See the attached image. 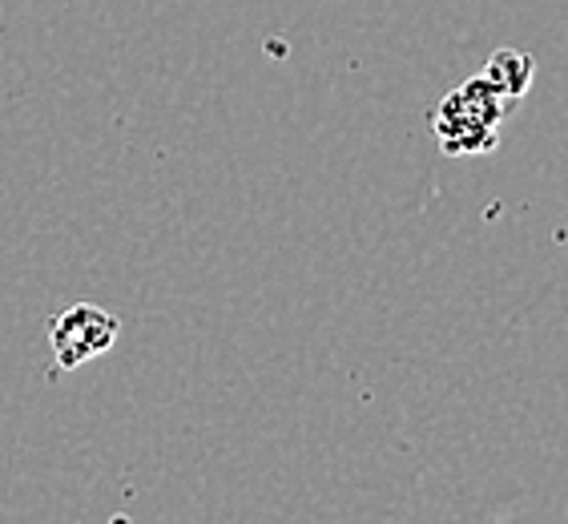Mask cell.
Masks as SVG:
<instances>
[{
	"label": "cell",
	"mask_w": 568,
	"mask_h": 524,
	"mask_svg": "<svg viewBox=\"0 0 568 524\" xmlns=\"http://www.w3.org/2000/svg\"><path fill=\"white\" fill-rule=\"evenodd\" d=\"M516 98H520V93H516V89H504L500 77L488 69V77H476V81H468V89H459L448 101H439L436 133L444 138L448 150L456 138H464L456 150H488L496 125H500V118L513 113Z\"/></svg>",
	"instance_id": "cell-1"
},
{
	"label": "cell",
	"mask_w": 568,
	"mask_h": 524,
	"mask_svg": "<svg viewBox=\"0 0 568 524\" xmlns=\"http://www.w3.org/2000/svg\"><path fill=\"white\" fill-rule=\"evenodd\" d=\"M121 323L118 315H110L105 306L98 303H77L69 306L65 315L49 328V347H53V360L61 372H77L81 363L98 360L113 347Z\"/></svg>",
	"instance_id": "cell-2"
}]
</instances>
